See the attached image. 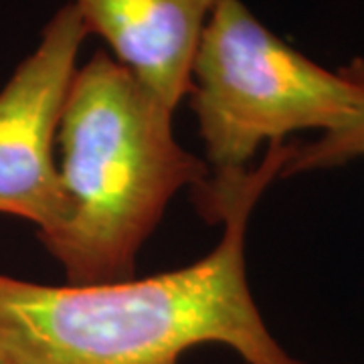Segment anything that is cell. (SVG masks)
<instances>
[{"mask_svg":"<svg viewBox=\"0 0 364 364\" xmlns=\"http://www.w3.org/2000/svg\"><path fill=\"white\" fill-rule=\"evenodd\" d=\"M275 142L235 186L195 195L198 215L221 223L203 259L150 277L97 286H47L0 273V364H181L221 344L243 364H306L267 328L247 279L251 213L294 156Z\"/></svg>","mask_w":364,"mask_h":364,"instance_id":"1","label":"cell"},{"mask_svg":"<svg viewBox=\"0 0 364 364\" xmlns=\"http://www.w3.org/2000/svg\"><path fill=\"white\" fill-rule=\"evenodd\" d=\"M172 116L109 53L77 67L57 132L67 217L43 241L67 286L136 277L170 200L208 181L207 162L176 140Z\"/></svg>","mask_w":364,"mask_h":364,"instance_id":"2","label":"cell"},{"mask_svg":"<svg viewBox=\"0 0 364 364\" xmlns=\"http://www.w3.org/2000/svg\"><path fill=\"white\" fill-rule=\"evenodd\" d=\"M188 97L207 152V186L237 184L263 146L296 132L336 134L364 116V85L344 65L332 71L312 61L241 0H221L210 14Z\"/></svg>","mask_w":364,"mask_h":364,"instance_id":"3","label":"cell"},{"mask_svg":"<svg viewBox=\"0 0 364 364\" xmlns=\"http://www.w3.org/2000/svg\"><path fill=\"white\" fill-rule=\"evenodd\" d=\"M85 37L75 6H61L0 90V215L35 225L41 243L67 217L55 148Z\"/></svg>","mask_w":364,"mask_h":364,"instance_id":"4","label":"cell"},{"mask_svg":"<svg viewBox=\"0 0 364 364\" xmlns=\"http://www.w3.org/2000/svg\"><path fill=\"white\" fill-rule=\"evenodd\" d=\"M221 0H71L87 35L160 102L176 109L191 93L196 49Z\"/></svg>","mask_w":364,"mask_h":364,"instance_id":"5","label":"cell"},{"mask_svg":"<svg viewBox=\"0 0 364 364\" xmlns=\"http://www.w3.org/2000/svg\"><path fill=\"white\" fill-rule=\"evenodd\" d=\"M344 67L364 85V57H356ZM356 158H364V116L346 130L318 136L312 142H296L294 156L282 172V181L304 172L338 168Z\"/></svg>","mask_w":364,"mask_h":364,"instance_id":"6","label":"cell"}]
</instances>
